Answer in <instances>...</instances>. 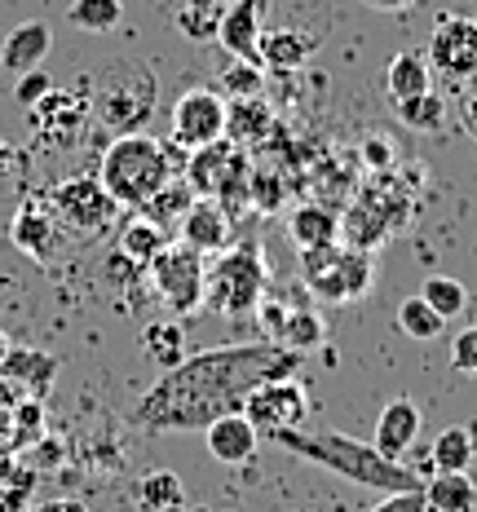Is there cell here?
Wrapping results in <instances>:
<instances>
[{"mask_svg":"<svg viewBox=\"0 0 477 512\" xmlns=\"http://www.w3.org/2000/svg\"><path fill=\"white\" fill-rule=\"evenodd\" d=\"M296 349L279 340H252V345H217L204 354H186L168 367L129 420L142 433H204L212 420L243 411V398L270 380H296L301 371Z\"/></svg>","mask_w":477,"mask_h":512,"instance_id":"1","label":"cell"},{"mask_svg":"<svg viewBox=\"0 0 477 512\" xmlns=\"http://www.w3.org/2000/svg\"><path fill=\"white\" fill-rule=\"evenodd\" d=\"M274 442L283 451L301 455L327 473L345 477L354 486H367V490H380V495H398V490H424V482L411 473L402 460H385L371 442H358V437H345L336 429H318V433H305V429H288V433H274Z\"/></svg>","mask_w":477,"mask_h":512,"instance_id":"2","label":"cell"},{"mask_svg":"<svg viewBox=\"0 0 477 512\" xmlns=\"http://www.w3.org/2000/svg\"><path fill=\"white\" fill-rule=\"evenodd\" d=\"M89 102L93 120L111 137L142 133L159 111V80L151 62H142L137 53H115L89 76Z\"/></svg>","mask_w":477,"mask_h":512,"instance_id":"3","label":"cell"},{"mask_svg":"<svg viewBox=\"0 0 477 512\" xmlns=\"http://www.w3.org/2000/svg\"><path fill=\"white\" fill-rule=\"evenodd\" d=\"M173 177H177L173 155H168V146L155 142L151 133L115 137L102 151V164H98V181L106 186V195L129 212H137L146 199H155Z\"/></svg>","mask_w":477,"mask_h":512,"instance_id":"4","label":"cell"},{"mask_svg":"<svg viewBox=\"0 0 477 512\" xmlns=\"http://www.w3.org/2000/svg\"><path fill=\"white\" fill-rule=\"evenodd\" d=\"M270 296V270H265L261 243L243 234L239 243L221 248L208 265V287H204V309L217 318H252L257 305Z\"/></svg>","mask_w":477,"mask_h":512,"instance_id":"5","label":"cell"},{"mask_svg":"<svg viewBox=\"0 0 477 512\" xmlns=\"http://www.w3.org/2000/svg\"><path fill=\"white\" fill-rule=\"evenodd\" d=\"M301 279L327 305L363 301L376 287V252H358V248H345V243L301 252Z\"/></svg>","mask_w":477,"mask_h":512,"instance_id":"6","label":"cell"},{"mask_svg":"<svg viewBox=\"0 0 477 512\" xmlns=\"http://www.w3.org/2000/svg\"><path fill=\"white\" fill-rule=\"evenodd\" d=\"M93 124V102H89V76H80L71 89H53L27 111V128H31V146L40 155H67L84 142Z\"/></svg>","mask_w":477,"mask_h":512,"instance_id":"7","label":"cell"},{"mask_svg":"<svg viewBox=\"0 0 477 512\" xmlns=\"http://www.w3.org/2000/svg\"><path fill=\"white\" fill-rule=\"evenodd\" d=\"M186 181L199 199H212V204H221L230 217H239V208H248L252 159L243 146L221 137V142H208V146H199V151H190Z\"/></svg>","mask_w":477,"mask_h":512,"instance_id":"8","label":"cell"},{"mask_svg":"<svg viewBox=\"0 0 477 512\" xmlns=\"http://www.w3.org/2000/svg\"><path fill=\"white\" fill-rule=\"evenodd\" d=\"M155 283V296L168 305L173 318H190L195 309H204V287H208V265H204V252L186 248L182 239L168 243L164 252L146 265Z\"/></svg>","mask_w":477,"mask_h":512,"instance_id":"9","label":"cell"},{"mask_svg":"<svg viewBox=\"0 0 477 512\" xmlns=\"http://www.w3.org/2000/svg\"><path fill=\"white\" fill-rule=\"evenodd\" d=\"M53 212H58L62 230H71L76 239H102V234L115 230V221H120V204H115L111 195H106V186L98 177H67L53 186L49 195Z\"/></svg>","mask_w":477,"mask_h":512,"instance_id":"10","label":"cell"},{"mask_svg":"<svg viewBox=\"0 0 477 512\" xmlns=\"http://www.w3.org/2000/svg\"><path fill=\"white\" fill-rule=\"evenodd\" d=\"M433 76L442 80H473L477 76V18L447 14L429 31V49H424Z\"/></svg>","mask_w":477,"mask_h":512,"instance_id":"11","label":"cell"},{"mask_svg":"<svg viewBox=\"0 0 477 512\" xmlns=\"http://www.w3.org/2000/svg\"><path fill=\"white\" fill-rule=\"evenodd\" d=\"M305 411H310V393H305L301 384H296V380H270V384H261V389H252L248 398H243L239 415L261 437H274V433L301 429Z\"/></svg>","mask_w":477,"mask_h":512,"instance_id":"12","label":"cell"},{"mask_svg":"<svg viewBox=\"0 0 477 512\" xmlns=\"http://www.w3.org/2000/svg\"><path fill=\"white\" fill-rule=\"evenodd\" d=\"M221 137H226V98H217L204 84L186 89L173 102V146L199 151V146L221 142Z\"/></svg>","mask_w":477,"mask_h":512,"instance_id":"13","label":"cell"},{"mask_svg":"<svg viewBox=\"0 0 477 512\" xmlns=\"http://www.w3.org/2000/svg\"><path fill=\"white\" fill-rule=\"evenodd\" d=\"M9 239H14V248L31 256V261H53L62 248V221L53 204H40V199H31L14 212V221H9Z\"/></svg>","mask_w":477,"mask_h":512,"instance_id":"14","label":"cell"},{"mask_svg":"<svg viewBox=\"0 0 477 512\" xmlns=\"http://www.w3.org/2000/svg\"><path fill=\"white\" fill-rule=\"evenodd\" d=\"M265 9H270V0H230L226 5V18H221V27H217V45L235 62H257L261 67Z\"/></svg>","mask_w":477,"mask_h":512,"instance_id":"15","label":"cell"},{"mask_svg":"<svg viewBox=\"0 0 477 512\" xmlns=\"http://www.w3.org/2000/svg\"><path fill=\"white\" fill-rule=\"evenodd\" d=\"M420 424H424V415H420V407H416V398L398 393V398H389L385 407H380L376 433H371V446H376L385 460H402V455L416 446Z\"/></svg>","mask_w":477,"mask_h":512,"instance_id":"16","label":"cell"},{"mask_svg":"<svg viewBox=\"0 0 477 512\" xmlns=\"http://www.w3.org/2000/svg\"><path fill=\"white\" fill-rule=\"evenodd\" d=\"M177 239L204 256H217L221 248L235 243V217L221 204H212V199H195V208H190L186 221L177 226Z\"/></svg>","mask_w":477,"mask_h":512,"instance_id":"17","label":"cell"},{"mask_svg":"<svg viewBox=\"0 0 477 512\" xmlns=\"http://www.w3.org/2000/svg\"><path fill=\"white\" fill-rule=\"evenodd\" d=\"M318 45H323V40L310 36V31L265 23V31H261V67L279 71V76H292V71H301L305 62L314 58Z\"/></svg>","mask_w":477,"mask_h":512,"instance_id":"18","label":"cell"},{"mask_svg":"<svg viewBox=\"0 0 477 512\" xmlns=\"http://www.w3.org/2000/svg\"><path fill=\"white\" fill-rule=\"evenodd\" d=\"M49 49H53L49 23L31 18V23H18L5 36V45H0V67H5L9 76H27V71H40V62L49 58Z\"/></svg>","mask_w":477,"mask_h":512,"instance_id":"19","label":"cell"},{"mask_svg":"<svg viewBox=\"0 0 477 512\" xmlns=\"http://www.w3.org/2000/svg\"><path fill=\"white\" fill-rule=\"evenodd\" d=\"M226 137L243 151L274 142V106L265 98H230L226 102Z\"/></svg>","mask_w":477,"mask_h":512,"instance_id":"20","label":"cell"},{"mask_svg":"<svg viewBox=\"0 0 477 512\" xmlns=\"http://www.w3.org/2000/svg\"><path fill=\"white\" fill-rule=\"evenodd\" d=\"M204 442H208V455H212L217 464L239 468V464H248L252 455H257L261 433L252 429V424L235 411V415H221V420H212L208 429H204Z\"/></svg>","mask_w":477,"mask_h":512,"instance_id":"21","label":"cell"},{"mask_svg":"<svg viewBox=\"0 0 477 512\" xmlns=\"http://www.w3.org/2000/svg\"><path fill=\"white\" fill-rule=\"evenodd\" d=\"M288 239L296 243V252H314L327 243H341V212L323 208V204H301L288 217Z\"/></svg>","mask_w":477,"mask_h":512,"instance_id":"22","label":"cell"},{"mask_svg":"<svg viewBox=\"0 0 477 512\" xmlns=\"http://www.w3.org/2000/svg\"><path fill=\"white\" fill-rule=\"evenodd\" d=\"M358 199L385 221L389 230H402L411 221V186H402L398 173H380L371 177V186L358 190Z\"/></svg>","mask_w":477,"mask_h":512,"instance_id":"23","label":"cell"},{"mask_svg":"<svg viewBox=\"0 0 477 512\" xmlns=\"http://www.w3.org/2000/svg\"><path fill=\"white\" fill-rule=\"evenodd\" d=\"M168 243H173V239H168L164 226H155V221H146L142 212H133V217L120 226V248H115V252H120L124 261H133L137 270H146V265H151L155 256L168 248Z\"/></svg>","mask_w":477,"mask_h":512,"instance_id":"24","label":"cell"},{"mask_svg":"<svg viewBox=\"0 0 477 512\" xmlns=\"http://www.w3.org/2000/svg\"><path fill=\"white\" fill-rule=\"evenodd\" d=\"M230 0H173V27L182 31L186 40L204 45V40H217V27L226 18Z\"/></svg>","mask_w":477,"mask_h":512,"instance_id":"25","label":"cell"},{"mask_svg":"<svg viewBox=\"0 0 477 512\" xmlns=\"http://www.w3.org/2000/svg\"><path fill=\"white\" fill-rule=\"evenodd\" d=\"M424 504H429V512H473L477 482L469 473H433L424 482Z\"/></svg>","mask_w":477,"mask_h":512,"instance_id":"26","label":"cell"},{"mask_svg":"<svg viewBox=\"0 0 477 512\" xmlns=\"http://www.w3.org/2000/svg\"><path fill=\"white\" fill-rule=\"evenodd\" d=\"M385 89H389V98H394V102H407V98H420V93H429L433 89L429 62H424L420 53H398V58H389Z\"/></svg>","mask_w":477,"mask_h":512,"instance_id":"27","label":"cell"},{"mask_svg":"<svg viewBox=\"0 0 477 512\" xmlns=\"http://www.w3.org/2000/svg\"><path fill=\"white\" fill-rule=\"evenodd\" d=\"M195 199H199V195L190 190V181H186V177H173L155 199H146V204L137 208V212H142L146 221H155V226L168 230V226H182L186 212L195 208Z\"/></svg>","mask_w":477,"mask_h":512,"instance_id":"28","label":"cell"},{"mask_svg":"<svg viewBox=\"0 0 477 512\" xmlns=\"http://www.w3.org/2000/svg\"><path fill=\"white\" fill-rule=\"evenodd\" d=\"M389 234H394V230H389L385 221H380L376 212H371V208L363 204V199H354V204L345 208V217H341V243H345V248L376 252L380 243L389 239Z\"/></svg>","mask_w":477,"mask_h":512,"instance_id":"29","label":"cell"},{"mask_svg":"<svg viewBox=\"0 0 477 512\" xmlns=\"http://www.w3.org/2000/svg\"><path fill=\"white\" fill-rule=\"evenodd\" d=\"M142 354L159 362V367H177L186 358V327L182 318H164V323H146L142 327Z\"/></svg>","mask_w":477,"mask_h":512,"instance_id":"30","label":"cell"},{"mask_svg":"<svg viewBox=\"0 0 477 512\" xmlns=\"http://www.w3.org/2000/svg\"><path fill=\"white\" fill-rule=\"evenodd\" d=\"M0 376L5 380H23V384H31V393L36 398H45L49 393V384H53V376H58V362H53L49 354H36V349H9V358L0 362Z\"/></svg>","mask_w":477,"mask_h":512,"instance_id":"31","label":"cell"},{"mask_svg":"<svg viewBox=\"0 0 477 512\" xmlns=\"http://www.w3.org/2000/svg\"><path fill=\"white\" fill-rule=\"evenodd\" d=\"M394 115L402 128L411 133H442L447 128V102L438 93H420V98H407V102H394Z\"/></svg>","mask_w":477,"mask_h":512,"instance_id":"32","label":"cell"},{"mask_svg":"<svg viewBox=\"0 0 477 512\" xmlns=\"http://www.w3.org/2000/svg\"><path fill=\"white\" fill-rule=\"evenodd\" d=\"M398 332L407 336V340H438L442 332H447V318L438 314L424 296H407V301L398 305Z\"/></svg>","mask_w":477,"mask_h":512,"instance_id":"33","label":"cell"},{"mask_svg":"<svg viewBox=\"0 0 477 512\" xmlns=\"http://www.w3.org/2000/svg\"><path fill=\"white\" fill-rule=\"evenodd\" d=\"M323 340H327L323 314L310 309V305H292L288 309V323H283V332H279V345H288V349H296V354H305V349L323 345Z\"/></svg>","mask_w":477,"mask_h":512,"instance_id":"34","label":"cell"},{"mask_svg":"<svg viewBox=\"0 0 477 512\" xmlns=\"http://www.w3.org/2000/svg\"><path fill=\"white\" fill-rule=\"evenodd\" d=\"M473 464V433L460 429V424H451V429H442L433 437V468L438 473H469Z\"/></svg>","mask_w":477,"mask_h":512,"instance_id":"35","label":"cell"},{"mask_svg":"<svg viewBox=\"0 0 477 512\" xmlns=\"http://www.w3.org/2000/svg\"><path fill=\"white\" fill-rule=\"evenodd\" d=\"M120 18H124L120 0H71V9H67V23L89 31V36H102V31L120 27Z\"/></svg>","mask_w":477,"mask_h":512,"instance_id":"36","label":"cell"},{"mask_svg":"<svg viewBox=\"0 0 477 512\" xmlns=\"http://www.w3.org/2000/svg\"><path fill=\"white\" fill-rule=\"evenodd\" d=\"M137 499H142V508H146V512H164V508L186 504V495H182V477L168 473V468H155V473H146L142 482H137Z\"/></svg>","mask_w":477,"mask_h":512,"instance_id":"37","label":"cell"},{"mask_svg":"<svg viewBox=\"0 0 477 512\" xmlns=\"http://www.w3.org/2000/svg\"><path fill=\"white\" fill-rule=\"evenodd\" d=\"M420 296H424V301H429L433 309H438L447 323H451V318H460L464 305H469V287H464L460 279H451V274H433V279H424Z\"/></svg>","mask_w":477,"mask_h":512,"instance_id":"38","label":"cell"},{"mask_svg":"<svg viewBox=\"0 0 477 512\" xmlns=\"http://www.w3.org/2000/svg\"><path fill=\"white\" fill-rule=\"evenodd\" d=\"M283 195H288V186H283L279 173H270V168H252V190H248L252 212H265V217H270V212L283 204Z\"/></svg>","mask_w":477,"mask_h":512,"instance_id":"39","label":"cell"},{"mask_svg":"<svg viewBox=\"0 0 477 512\" xmlns=\"http://www.w3.org/2000/svg\"><path fill=\"white\" fill-rule=\"evenodd\" d=\"M358 159H363V168L371 177L394 173V168H398V142H394V137H385V133H371L363 142V151H358Z\"/></svg>","mask_w":477,"mask_h":512,"instance_id":"40","label":"cell"},{"mask_svg":"<svg viewBox=\"0 0 477 512\" xmlns=\"http://www.w3.org/2000/svg\"><path fill=\"white\" fill-rule=\"evenodd\" d=\"M23 177H27V155L0 137V195H14L23 186Z\"/></svg>","mask_w":477,"mask_h":512,"instance_id":"41","label":"cell"},{"mask_svg":"<svg viewBox=\"0 0 477 512\" xmlns=\"http://www.w3.org/2000/svg\"><path fill=\"white\" fill-rule=\"evenodd\" d=\"M221 80H226L230 98H261V84H265L257 62H235V67H230Z\"/></svg>","mask_w":477,"mask_h":512,"instance_id":"42","label":"cell"},{"mask_svg":"<svg viewBox=\"0 0 477 512\" xmlns=\"http://www.w3.org/2000/svg\"><path fill=\"white\" fill-rule=\"evenodd\" d=\"M451 367L460 371V376L477 380V323L464 327V332L455 336V345H451Z\"/></svg>","mask_w":477,"mask_h":512,"instance_id":"43","label":"cell"},{"mask_svg":"<svg viewBox=\"0 0 477 512\" xmlns=\"http://www.w3.org/2000/svg\"><path fill=\"white\" fill-rule=\"evenodd\" d=\"M49 89H53V80L45 76V71H27V76L14 80V98H18V106H27V111H31V106H36L40 98H45Z\"/></svg>","mask_w":477,"mask_h":512,"instance_id":"44","label":"cell"},{"mask_svg":"<svg viewBox=\"0 0 477 512\" xmlns=\"http://www.w3.org/2000/svg\"><path fill=\"white\" fill-rule=\"evenodd\" d=\"M371 512H429L424 504V490H398V495H385Z\"/></svg>","mask_w":477,"mask_h":512,"instance_id":"45","label":"cell"},{"mask_svg":"<svg viewBox=\"0 0 477 512\" xmlns=\"http://www.w3.org/2000/svg\"><path fill=\"white\" fill-rule=\"evenodd\" d=\"M460 128L477 142V89H473L469 98H464V106H460Z\"/></svg>","mask_w":477,"mask_h":512,"instance_id":"46","label":"cell"},{"mask_svg":"<svg viewBox=\"0 0 477 512\" xmlns=\"http://www.w3.org/2000/svg\"><path fill=\"white\" fill-rule=\"evenodd\" d=\"M367 9H376V14H402V9H411L416 0H363Z\"/></svg>","mask_w":477,"mask_h":512,"instance_id":"47","label":"cell"},{"mask_svg":"<svg viewBox=\"0 0 477 512\" xmlns=\"http://www.w3.org/2000/svg\"><path fill=\"white\" fill-rule=\"evenodd\" d=\"M40 512H89V508H84L80 499H53V504H45Z\"/></svg>","mask_w":477,"mask_h":512,"instance_id":"48","label":"cell"},{"mask_svg":"<svg viewBox=\"0 0 477 512\" xmlns=\"http://www.w3.org/2000/svg\"><path fill=\"white\" fill-rule=\"evenodd\" d=\"M5 358H9V336L0 332V362H5Z\"/></svg>","mask_w":477,"mask_h":512,"instance_id":"49","label":"cell"},{"mask_svg":"<svg viewBox=\"0 0 477 512\" xmlns=\"http://www.w3.org/2000/svg\"><path fill=\"white\" fill-rule=\"evenodd\" d=\"M164 512H186V504H177V508H164Z\"/></svg>","mask_w":477,"mask_h":512,"instance_id":"50","label":"cell"}]
</instances>
